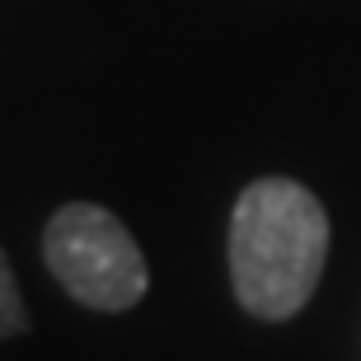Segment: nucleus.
<instances>
[{"mask_svg":"<svg viewBox=\"0 0 361 361\" xmlns=\"http://www.w3.org/2000/svg\"><path fill=\"white\" fill-rule=\"evenodd\" d=\"M329 212L305 183L286 174L254 178L230 212V286L244 314L263 324L295 319L319 291L329 263Z\"/></svg>","mask_w":361,"mask_h":361,"instance_id":"obj_1","label":"nucleus"},{"mask_svg":"<svg viewBox=\"0 0 361 361\" xmlns=\"http://www.w3.org/2000/svg\"><path fill=\"white\" fill-rule=\"evenodd\" d=\"M42 263L56 286L85 310L122 314L150 291L141 244L99 202H66L42 226Z\"/></svg>","mask_w":361,"mask_h":361,"instance_id":"obj_2","label":"nucleus"},{"mask_svg":"<svg viewBox=\"0 0 361 361\" xmlns=\"http://www.w3.org/2000/svg\"><path fill=\"white\" fill-rule=\"evenodd\" d=\"M24 329H28V305H24V295H19L10 258L0 249V338H19Z\"/></svg>","mask_w":361,"mask_h":361,"instance_id":"obj_3","label":"nucleus"}]
</instances>
